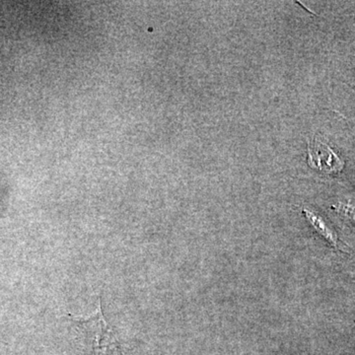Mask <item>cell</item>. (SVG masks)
Returning <instances> with one entry per match:
<instances>
[{"mask_svg":"<svg viewBox=\"0 0 355 355\" xmlns=\"http://www.w3.org/2000/svg\"><path fill=\"white\" fill-rule=\"evenodd\" d=\"M303 212H304L306 217H307L308 221L312 224L313 227L316 229L317 232H319L320 234L324 236L329 242L336 246V239L335 235L331 233L330 229L327 227L326 224L320 219V217L315 216V214H313L312 212L307 209H304V211Z\"/></svg>","mask_w":355,"mask_h":355,"instance_id":"7a4b0ae2","label":"cell"},{"mask_svg":"<svg viewBox=\"0 0 355 355\" xmlns=\"http://www.w3.org/2000/svg\"><path fill=\"white\" fill-rule=\"evenodd\" d=\"M308 164L310 167L324 173L340 172L343 163L330 146L319 139H313L308 146Z\"/></svg>","mask_w":355,"mask_h":355,"instance_id":"6da1fadb","label":"cell"}]
</instances>
